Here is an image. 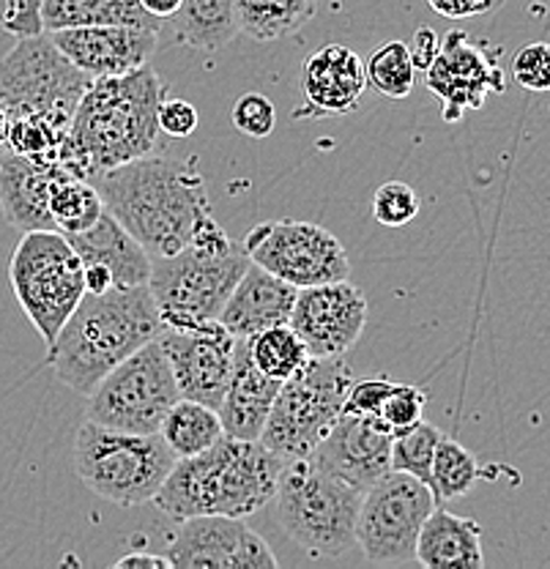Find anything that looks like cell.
Returning a JSON list of instances; mask_svg holds the SVG:
<instances>
[{
	"instance_id": "obj_8",
	"label": "cell",
	"mask_w": 550,
	"mask_h": 569,
	"mask_svg": "<svg viewBox=\"0 0 550 569\" xmlns=\"http://www.w3.org/2000/svg\"><path fill=\"white\" fill-rule=\"evenodd\" d=\"M351 381L342 356H310L280 383L258 441L286 462L307 458L342 413Z\"/></svg>"
},
{
	"instance_id": "obj_31",
	"label": "cell",
	"mask_w": 550,
	"mask_h": 569,
	"mask_svg": "<svg viewBox=\"0 0 550 569\" xmlns=\"http://www.w3.org/2000/svg\"><path fill=\"white\" fill-rule=\"evenodd\" d=\"M482 479L484 468L479 466L474 455L454 438L441 436L433 455V466H430V490H433L436 503L466 496Z\"/></svg>"
},
{
	"instance_id": "obj_10",
	"label": "cell",
	"mask_w": 550,
	"mask_h": 569,
	"mask_svg": "<svg viewBox=\"0 0 550 569\" xmlns=\"http://www.w3.org/2000/svg\"><path fill=\"white\" fill-rule=\"evenodd\" d=\"M181 391L159 340L116 365L88 395V422L123 432H159Z\"/></svg>"
},
{
	"instance_id": "obj_47",
	"label": "cell",
	"mask_w": 550,
	"mask_h": 569,
	"mask_svg": "<svg viewBox=\"0 0 550 569\" xmlns=\"http://www.w3.org/2000/svg\"><path fill=\"white\" fill-rule=\"evenodd\" d=\"M39 3H41V0H39Z\"/></svg>"
},
{
	"instance_id": "obj_1",
	"label": "cell",
	"mask_w": 550,
	"mask_h": 569,
	"mask_svg": "<svg viewBox=\"0 0 550 569\" xmlns=\"http://www.w3.org/2000/svg\"><path fill=\"white\" fill-rule=\"evenodd\" d=\"M91 183L104 209L134 236L151 260L176 254L217 222L198 157L148 153L93 176Z\"/></svg>"
},
{
	"instance_id": "obj_43",
	"label": "cell",
	"mask_w": 550,
	"mask_h": 569,
	"mask_svg": "<svg viewBox=\"0 0 550 569\" xmlns=\"http://www.w3.org/2000/svg\"><path fill=\"white\" fill-rule=\"evenodd\" d=\"M439 47H441V36L436 31H430V28H419L417 33H413L411 44H408V56H411L413 67L417 69H428L430 63H433V58L439 56Z\"/></svg>"
},
{
	"instance_id": "obj_21",
	"label": "cell",
	"mask_w": 550,
	"mask_h": 569,
	"mask_svg": "<svg viewBox=\"0 0 550 569\" xmlns=\"http://www.w3.org/2000/svg\"><path fill=\"white\" fill-rule=\"evenodd\" d=\"M301 91L310 116H348L367 91L362 58L346 44L321 47L301 67Z\"/></svg>"
},
{
	"instance_id": "obj_3",
	"label": "cell",
	"mask_w": 550,
	"mask_h": 569,
	"mask_svg": "<svg viewBox=\"0 0 550 569\" xmlns=\"http://www.w3.org/2000/svg\"><path fill=\"white\" fill-rule=\"evenodd\" d=\"M286 460L260 441L222 436L206 452L179 458L151 498L168 518H250L274 501Z\"/></svg>"
},
{
	"instance_id": "obj_23",
	"label": "cell",
	"mask_w": 550,
	"mask_h": 569,
	"mask_svg": "<svg viewBox=\"0 0 550 569\" xmlns=\"http://www.w3.org/2000/svg\"><path fill=\"white\" fill-rule=\"evenodd\" d=\"M280 383L282 381H274V378L263 376L258 370L250 356L247 337H236L230 381L228 389H224L220 408H217L224 436L258 441Z\"/></svg>"
},
{
	"instance_id": "obj_38",
	"label": "cell",
	"mask_w": 550,
	"mask_h": 569,
	"mask_svg": "<svg viewBox=\"0 0 550 569\" xmlns=\"http://www.w3.org/2000/svg\"><path fill=\"white\" fill-rule=\"evenodd\" d=\"M424 400H428V397H424L422 389L408 387V383H392L378 417L392 427V432L406 430V427L417 425L419 419H422Z\"/></svg>"
},
{
	"instance_id": "obj_41",
	"label": "cell",
	"mask_w": 550,
	"mask_h": 569,
	"mask_svg": "<svg viewBox=\"0 0 550 569\" xmlns=\"http://www.w3.org/2000/svg\"><path fill=\"white\" fill-rule=\"evenodd\" d=\"M159 132L170 134V138H192L200 127V112L194 104L183 102V99H162L157 112Z\"/></svg>"
},
{
	"instance_id": "obj_20",
	"label": "cell",
	"mask_w": 550,
	"mask_h": 569,
	"mask_svg": "<svg viewBox=\"0 0 550 569\" xmlns=\"http://www.w3.org/2000/svg\"><path fill=\"white\" fill-rule=\"evenodd\" d=\"M159 33L162 31L138 26H88L61 28L47 36L77 69L93 80L146 67L157 52Z\"/></svg>"
},
{
	"instance_id": "obj_46",
	"label": "cell",
	"mask_w": 550,
	"mask_h": 569,
	"mask_svg": "<svg viewBox=\"0 0 550 569\" xmlns=\"http://www.w3.org/2000/svg\"><path fill=\"white\" fill-rule=\"evenodd\" d=\"M6 134H9V116H6V110L0 107V148L6 146Z\"/></svg>"
},
{
	"instance_id": "obj_9",
	"label": "cell",
	"mask_w": 550,
	"mask_h": 569,
	"mask_svg": "<svg viewBox=\"0 0 550 569\" xmlns=\"http://www.w3.org/2000/svg\"><path fill=\"white\" fill-rule=\"evenodd\" d=\"M9 280L22 312L50 348L61 326L86 296V274L67 236L58 230L22 233L11 252Z\"/></svg>"
},
{
	"instance_id": "obj_40",
	"label": "cell",
	"mask_w": 550,
	"mask_h": 569,
	"mask_svg": "<svg viewBox=\"0 0 550 569\" xmlns=\"http://www.w3.org/2000/svg\"><path fill=\"white\" fill-rule=\"evenodd\" d=\"M39 6V0H0V28L17 39L44 33Z\"/></svg>"
},
{
	"instance_id": "obj_37",
	"label": "cell",
	"mask_w": 550,
	"mask_h": 569,
	"mask_svg": "<svg viewBox=\"0 0 550 569\" xmlns=\"http://www.w3.org/2000/svg\"><path fill=\"white\" fill-rule=\"evenodd\" d=\"M512 77L526 91L542 93L550 88V50L546 41L523 44L512 58Z\"/></svg>"
},
{
	"instance_id": "obj_45",
	"label": "cell",
	"mask_w": 550,
	"mask_h": 569,
	"mask_svg": "<svg viewBox=\"0 0 550 569\" xmlns=\"http://www.w3.org/2000/svg\"><path fill=\"white\" fill-rule=\"evenodd\" d=\"M140 6H143L148 14L157 17V20H170L179 11L181 0H140Z\"/></svg>"
},
{
	"instance_id": "obj_22",
	"label": "cell",
	"mask_w": 550,
	"mask_h": 569,
	"mask_svg": "<svg viewBox=\"0 0 550 569\" xmlns=\"http://www.w3.org/2000/svg\"><path fill=\"white\" fill-rule=\"evenodd\" d=\"M296 290L291 282L269 274L252 263L239 277L236 288L230 290L220 312V323L233 337H252L271 326L288 323L296 301Z\"/></svg>"
},
{
	"instance_id": "obj_24",
	"label": "cell",
	"mask_w": 550,
	"mask_h": 569,
	"mask_svg": "<svg viewBox=\"0 0 550 569\" xmlns=\"http://www.w3.org/2000/svg\"><path fill=\"white\" fill-rule=\"evenodd\" d=\"M61 173L63 170L44 168L14 151L0 153V209H3L6 222L20 233L58 230L47 209V200H50L52 181Z\"/></svg>"
},
{
	"instance_id": "obj_13",
	"label": "cell",
	"mask_w": 550,
	"mask_h": 569,
	"mask_svg": "<svg viewBox=\"0 0 550 569\" xmlns=\"http://www.w3.org/2000/svg\"><path fill=\"white\" fill-rule=\"evenodd\" d=\"M241 244L252 263L291 282L293 288H310V284L351 277V260L342 241L323 224L304 222V219L256 224Z\"/></svg>"
},
{
	"instance_id": "obj_11",
	"label": "cell",
	"mask_w": 550,
	"mask_h": 569,
	"mask_svg": "<svg viewBox=\"0 0 550 569\" xmlns=\"http://www.w3.org/2000/svg\"><path fill=\"white\" fill-rule=\"evenodd\" d=\"M91 86L80 71L52 44L47 33L20 36L0 58V107L6 116H52L72 121L74 107Z\"/></svg>"
},
{
	"instance_id": "obj_4",
	"label": "cell",
	"mask_w": 550,
	"mask_h": 569,
	"mask_svg": "<svg viewBox=\"0 0 550 569\" xmlns=\"http://www.w3.org/2000/svg\"><path fill=\"white\" fill-rule=\"evenodd\" d=\"M168 97L151 63L127 74L93 77L74 107L69 138L88 170V181L104 170L157 151V112Z\"/></svg>"
},
{
	"instance_id": "obj_30",
	"label": "cell",
	"mask_w": 550,
	"mask_h": 569,
	"mask_svg": "<svg viewBox=\"0 0 550 569\" xmlns=\"http://www.w3.org/2000/svg\"><path fill=\"white\" fill-rule=\"evenodd\" d=\"M47 209L58 233H82L102 217L104 203L88 178L61 173L52 181Z\"/></svg>"
},
{
	"instance_id": "obj_34",
	"label": "cell",
	"mask_w": 550,
	"mask_h": 569,
	"mask_svg": "<svg viewBox=\"0 0 550 569\" xmlns=\"http://www.w3.org/2000/svg\"><path fill=\"white\" fill-rule=\"evenodd\" d=\"M443 432L436 425L419 419L417 425L398 430L392 436V449H389V462L392 471L411 473L413 479L430 488V466H433L436 447H439Z\"/></svg>"
},
{
	"instance_id": "obj_6",
	"label": "cell",
	"mask_w": 550,
	"mask_h": 569,
	"mask_svg": "<svg viewBox=\"0 0 550 569\" xmlns=\"http://www.w3.org/2000/svg\"><path fill=\"white\" fill-rule=\"evenodd\" d=\"M364 490L310 460L286 462L277 482L282 531L318 559H334L357 545V518Z\"/></svg>"
},
{
	"instance_id": "obj_28",
	"label": "cell",
	"mask_w": 550,
	"mask_h": 569,
	"mask_svg": "<svg viewBox=\"0 0 550 569\" xmlns=\"http://www.w3.org/2000/svg\"><path fill=\"white\" fill-rule=\"evenodd\" d=\"M239 33L252 41H280L310 26L318 14V0H233Z\"/></svg>"
},
{
	"instance_id": "obj_18",
	"label": "cell",
	"mask_w": 550,
	"mask_h": 569,
	"mask_svg": "<svg viewBox=\"0 0 550 569\" xmlns=\"http://www.w3.org/2000/svg\"><path fill=\"white\" fill-rule=\"evenodd\" d=\"M392 436V427L381 417L342 411L327 436L318 441V447L307 455V460L367 490L376 479L392 471V462H389Z\"/></svg>"
},
{
	"instance_id": "obj_2",
	"label": "cell",
	"mask_w": 550,
	"mask_h": 569,
	"mask_svg": "<svg viewBox=\"0 0 550 569\" xmlns=\"http://www.w3.org/2000/svg\"><path fill=\"white\" fill-rule=\"evenodd\" d=\"M162 329L148 282L86 293L47 348V361L58 381L88 397L112 367L157 340Z\"/></svg>"
},
{
	"instance_id": "obj_15",
	"label": "cell",
	"mask_w": 550,
	"mask_h": 569,
	"mask_svg": "<svg viewBox=\"0 0 550 569\" xmlns=\"http://www.w3.org/2000/svg\"><path fill=\"white\" fill-rule=\"evenodd\" d=\"M364 323L367 299L351 280L299 288L288 318L310 356H346L362 337Z\"/></svg>"
},
{
	"instance_id": "obj_44",
	"label": "cell",
	"mask_w": 550,
	"mask_h": 569,
	"mask_svg": "<svg viewBox=\"0 0 550 569\" xmlns=\"http://www.w3.org/2000/svg\"><path fill=\"white\" fill-rule=\"evenodd\" d=\"M116 569H170L168 556L148 553V550H134V553L121 556L118 561H112Z\"/></svg>"
},
{
	"instance_id": "obj_33",
	"label": "cell",
	"mask_w": 550,
	"mask_h": 569,
	"mask_svg": "<svg viewBox=\"0 0 550 569\" xmlns=\"http://www.w3.org/2000/svg\"><path fill=\"white\" fill-rule=\"evenodd\" d=\"M367 86L387 99H406L417 82V67L408 56L406 41H387L364 63Z\"/></svg>"
},
{
	"instance_id": "obj_5",
	"label": "cell",
	"mask_w": 550,
	"mask_h": 569,
	"mask_svg": "<svg viewBox=\"0 0 550 569\" xmlns=\"http://www.w3.org/2000/svg\"><path fill=\"white\" fill-rule=\"evenodd\" d=\"M247 266L250 254L244 244L230 239L217 222L176 254L153 258L148 290L164 329H194L220 320Z\"/></svg>"
},
{
	"instance_id": "obj_35",
	"label": "cell",
	"mask_w": 550,
	"mask_h": 569,
	"mask_svg": "<svg viewBox=\"0 0 550 569\" xmlns=\"http://www.w3.org/2000/svg\"><path fill=\"white\" fill-rule=\"evenodd\" d=\"M422 200L417 189L403 181H387L372 194V217L383 228H403V224L417 219Z\"/></svg>"
},
{
	"instance_id": "obj_39",
	"label": "cell",
	"mask_w": 550,
	"mask_h": 569,
	"mask_svg": "<svg viewBox=\"0 0 550 569\" xmlns=\"http://www.w3.org/2000/svg\"><path fill=\"white\" fill-rule=\"evenodd\" d=\"M392 381L387 378H367V381H351L348 387L342 411L362 413V417H378L381 413L383 400H387Z\"/></svg>"
},
{
	"instance_id": "obj_42",
	"label": "cell",
	"mask_w": 550,
	"mask_h": 569,
	"mask_svg": "<svg viewBox=\"0 0 550 569\" xmlns=\"http://www.w3.org/2000/svg\"><path fill=\"white\" fill-rule=\"evenodd\" d=\"M428 3L447 20H469V17L493 14L507 0H428Z\"/></svg>"
},
{
	"instance_id": "obj_26",
	"label": "cell",
	"mask_w": 550,
	"mask_h": 569,
	"mask_svg": "<svg viewBox=\"0 0 550 569\" xmlns=\"http://www.w3.org/2000/svg\"><path fill=\"white\" fill-rule=\"evenodd\" d=\"M39 11L44 33L88 26H138L162 31L164 26V20L148 14L140 0H41Z\"/></svg>"
},
{
	"instance_id": "obj_7",
	"label": "cell",
	"mask_w": 550,
	"mask_h": 569,
	"mask_svg": "<svg viewBox=\"0 0 550 569\" xmlns=\"http://www.w3.org/2000/svg\"><path fill=\"white\" fill-rule=\"evenodd\" d=\"M74 471L88 490L118 507H140L162 488L176 455L159 432H123L86 422L72 449Z\"/></svg>"
},
{
	"instance_id": "obj_27",
	"label": "cell",
	"mask_w": 550,
	"mask_h": 569,
	"mask_svg": "<svg viewBox=\"0 0 550 569\" xmlns=\"http://www.w3.org/2000/svg\"><path fill=\"white\" fill-rule=\"evenodd\" d=\"M173 39L198 52H217L239 36L233 0H181L170 17Z\"/></svg>"
},
{
	"instance_id": "obj_29",
	"label": "cell",
	"mask_w": 550,
	"mask_h": 569,
	"mask_svg": "<svg viewBox=\"0 0 550 569\" xmlns=\"http://www.w3.org/2000/svg\"><path fill=\"white\" fill-rule=\"evenodd\" d=\"M159 436H162V441L168 443L170 452L179 460L211 449L224 436V430L220 413L214 408L179 397L173 408L164 413L162 425H159Z\"/></svg>"
},
{
	"instance_id": "obj_32",
	"label": "cell",
	"mask_w": 550,
	"mask_h": 569,
	"mask_svg": "<svg viewBox=\"0 0 550 569\" xmlns=\"http://www.w3.org/2000/svg\"><path fill=\"white\" fill-rule=\"evenodd\" d=\"M247 342H250V356L252 361H256L258 370L263 372V376L274 378V381L291 378L293 372H299L301 367L307 365V359H310L307 346L288 323L258 331V335L247 337Z\"/></svg>"
},
{
	"instance_id": "obj_19",
	"label": "cell",
	"mask_w": 550,
	"mask_h": 569,
	"mask_svg": "<svg viewBox=\"0 0 550 569\" xmlns=\"http://www.w3.org/2000/svg\"><path fill=\"white\" fill-rule=\"evenodd\" d=\"M63 236L82 263L86 293H104L110 288H132L148 282L151 258L108 209L88 230Z\"/></svg>"
},
{
	"instance_id": "obj_36",
	"label": "cell",
	"mask_w": 550,
	"mask_h": 569,
	"mask_svg": "<svg viewBox=\"0 0 550 569\" xmlns=\"http://www.w3.org/2000/svg\"><path fill=\"white\" fill-rule=\"evenodd\" d=\"M277 123V110L274 102L263 93L250 91L244 97L236 99L233 104V127L239 129L241 134L256 140H266L271 132H274Z\"/></svg>"
},
{
	"instance_id": "obj_16",
	"label": "cell",
	"mask_w": 550,
	"mask_h": 569,
	"mask_svg": "<svg viewBox=\"0 0 550 569\" xmlns=\"http://www.w3.org/2000/svg\"><path fill=\"white\" fill-rule=\"evenodd\" d=\"M157 340L168 356L181 397L217 411L230 381L236 337L214 320L194 329H162Z\"/></svg>"
},
{
	"instance_id": "obj_17",
	"label": "cell",
	"mask_w": 550,
	"mask_h": 569,
	"mask_svg": "<svg viewBox=\"0 0 550 569\" xmlns=\"http://www.w3.org/2000/svg\"><path fill=\"white\" fill-rule=\"evenodd\" d=\"M424 74L430 91L441 99V116L449 123L479 110L490 93L504 91V71L496 63V52L469 44V36L458 28L443 36L439 56Z\"/></svg>"
},
{
	"instance_id": "obj_12",
	"label": "cell",
	"mask_w": 550,
	"mask_h": 569,
	"mask_svg": "<svg viewBox=\"0 0 550 569\" xmlns=\"http://www.w3.org/2000/svg\"><path fill=\"white\" fill-rule=\"evenodd\" d=\"M433 490L411 473L387 471L362 496L357 545L372 565H406L417 553V537L433 512Z\"/></svg>"
},
{
	"instance_id": "obj_14",
	"label": "cell",
	"mask_w": 550,
	"mask_h": 569,
	"mask_svg": "<svg viewBox=\"0 0 550 569\" xmlns=\"http://www.w3.org/2000/svg\"><path fill=\"white\" fill-rule=\"evenodd\" d=\"M170 539V569H277L280 561L269 542L244 523V518L198 515L179 520Z\"/></svg>"
},
{
	"instance_id": "obj_25",
	"label": "cell",
	"mask_w": 550,
	"mask_h": 569,
	"mask_svg": "<svg viewBox=\"0 0 550 569\" xmlns=\"http://www.w3.org/2000/svg\"><path fill=\"white\" fill-rule=\"evenodd\" d=\"M413 561L428 569H479L484 565L482 526L436 503L419 529Z\"/></svg>"
}]
</instances>
